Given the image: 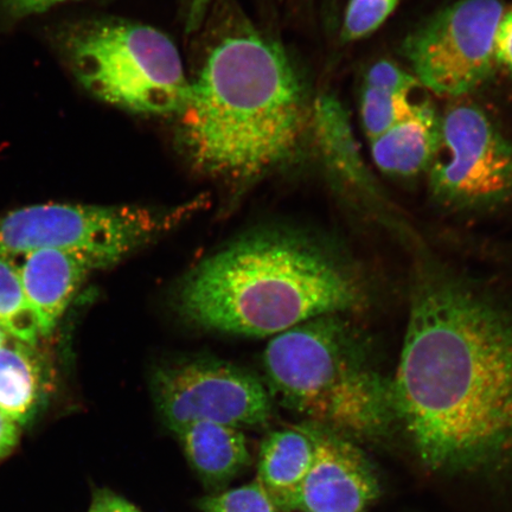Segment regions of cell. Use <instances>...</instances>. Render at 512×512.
<instances>
[{"mask_svg":"<svg viewBox=\"0 0 512 512\" xmlns=\"http://www.w3.org/2000/svg\"><path fill=\"white\" fill-rule=\"evenodd\" d=\"M392 380L396 427L428 470L512 463L511 306L451 275H419Z\"/></svg>","mask_w":512,"mask_h":512,"instance_id":"cell-1","label":"cell"},{"mask_svg":"<svg viewBox=\"0 0 512 512\" xmlns=\"http://www.w3.org/2000/svg\"><path fill=\"white\" fill-rule=\"evenodd\" d=\"M178 119L194 169L242 189L297 157L311 108L284 48L241 23L211 46Z\"/></svg>","mask_w":512,"mask_h":512,"instance_id":"cell-2","label":"cell"},{"mask_svg":"<svg viewBox=\"0 0 512 512\" xmlns=\"http://www.w3.org/2000/svg\"><path fill=\"white\" fill-rule=\"evenodd\" d=\"M176 311L208 331L270 337L366 304L360 277L328 247L286 228L240 236L179 281Z\"/></svg>","mask_w":512,"mask_h":512,"instance_id":"cell-3","label":"cell"},{"mask_svg":"<svg viewBox=\"0 0 512 512\" xmlns=\"http://www.w3.org/2000/svg\"><path fill=\"white\" fill-rule=\"evenodd\" d=\"M267 387L281 405L342 437L377 439L396 427L392 377L348 315L320 316L272 338Z\"/></svg>","mask_w":512,"mask_h":512,"instance_id":"cell-4","label":"cell"},{"mask_svg":"<svg viewBox=\"0 0 512 512\" xmlns=\"http://www.w3.org/2000/svg\"><path fill=\"white\" fill-rule=\"evenodd\" d=\"M61 41L75 78L106 104L158 117H178L187 105L191 81L164 32L124 19H96L74 25Z\"/></svg>","mask_w":512,"mask_h":512,"instance_id":"cell-5","label":"cell"},{"mask_svg":"<svg viewBox=\"0 0 512 512\" xmlns=\"http://www.w3.org/2000/svg\"><path fill=\"white\" fill-rule=\"evenodd\" d=\"M204 204L203 198L171 209L37 204L0 215V255L12 258L60 249L80 254L96 270H105L181 226Z\"/></svg>","mask_w":512,"mask_h":512,"instance_id":"cell-6","label":"cell"},{"mask_svg":"<svg viewBox=\"0 0 512 512\" xmlns=\"http://www.w3.org/2000/svg\"><path fill=\"white\" fill-rule=\"evenodd\" d=\"M428 190L446 209L482 211L512 202V140L469 102L441 115V144Z\"/></svg>","mask_w":512,"mask_h":512,"instance_id":"cell-7","label":"cell"},{"mask_svg":"<svg viewBox=\"0 0 512 512\" xmlns=\"http://www.w3.org/2000/svg\"><path fill=\"white\" fill-rule=\"evenodd\" d=\"M501 0H459L438 12L402 44L420 86L444 98H462L482 87L496 66L495 37Z\"/></svg>","mask_w":512,"mask_h":512,"instance_id":"cell-8","label":"cell"},{"mask_svg":"<svg viewBox=\"0 0 512 512\" xmlns=\"http://www.w3.org/2000/svg\"><path fill=\"white\" fill-rule=\"evenodd\" d=\"M153 401L172 432L196 422L256 427L272 416L267 384L232 363L215 360L177 361L152 375Z\"/></svg>","mask_w":512,"mask_h":512,"instance_id":"cell-9","label":"cell"},{"mask_svg":"<svg viewBox=\"0 0 512 512\" xmlns=\"http://www.w3.org/2000/svg\"><path fill=\"white\" fill-rule=\"evenodd\" d=\"M315 446L309 473L288 511L364 512L380 495L379 480L360 448L322 426L304 424Z\"/></svg>","mask_w":512,"mask_h":512,"instance_id":"cell-10","label":"cell"},{"mask_svg":"<svg viewBox=\"0 0 512 512\" xmlns=\"http://www.w3.org/2000/svg\"><path fill=\"white\" fill-rule=\"evenodd\" d=\"M11 259L40 323L42 336L54 331L88 275L98 271L82 255L60 249H41Z\"/></svg>","mask_w":512,"mask_h":512,"instance_id":"cell-11","label":"cell"},{"mask_svg":"<svg viewBox=\"0 0 512 512\" xmlns=\"http://www.w3.org/2000/svg\"><path fill=\"white\" fill-rule=\"evenodd\" d=\"M371 156L377 169L396 178L427 174L441 144V115L422 101L411 117L371 140Z\"/></svg>","mask_w":512,"mask_h":512,"instance_id":"cell-12","label":"cell"},{"mask_svg":"<svg viewBox=\"0 0 512 512\" xmlns=\"http://www.w3.org/2000/svg\"><path fill=\"white\" fill-rule=\"evenodd\" d=\"M313 456L315 446L304 425L267 435L260 447L258 479L277 509L288 511Z\"/></svg>","mask_w":512,"mask_h":512,"instance_id":"cell-13","label":"cell"},{"mask_svg":"<svg viewBox=\"0 0 512 512\" xmlns=\"http://www.w3.org/2000/svg\"><path fill=\"white\" fill-rule=\"evenodd\" d=\"M47 389V371L35 345L12 337L0 345V411L18 425H27L41 407Z\"/></svg>","mask_w":512,"mask_h":512,"instance_id":"cell-14","label":"cell"},{"mask_svg":"<svg viewBox=\"0 0 512 512\" xmlns=\"http://www.w3.org/2000/svg\"><path fill=\"white\" fill-rule=\"evenodd\" d=\"M176 434L189 463L208 483L227 482L251 462L247 439L239 428L196 422Z\"/></svg>","mask_w":512,"mask_h":512,"instance_id":"cell-15","label":"cell"},{"mask_svg":"<svg viewBox=\"0 0 512 512\" xmlns=\"http://www.w3.org/2000/svg\"><path fill=\"white\" fill-rule=\"evenodd\" d=\"M311 127L324 162L334 175L345 183L371 190L373 183L341 101L334 95H319L311 107Z\"/></svg>","mask_w":512,"mask_h":512,"instance_id":"cell-16","label":"cell"},{"mask_svg":"<svg viewBox=\"0 0 512 512\" xmlns=\"http://www.w3.org/2000/svg\"><path fill=\"white\" fill-rule=\"evenodd\" d=\"M0 326L10 337L30 345L42 336L15 262L4 255H0Z\"/></svg>","mask_w":512,"mask_h":512,"instance_id":"cell-17","label":"cell"},{"mask_svg":"<svg viewBox=\"0 0 512 512\" xmlns=\"http://www.w3.org/2000/svg\"><path fill=\"white\" fill-rule=\"evenodd\" d=\"M411 95L364 87L361 119L364 133L370 142L418 110L422 101L413 100Z\"/></svg>","mask_w":512,"mask_h":512,"instance_id":"cell-18","label":"cell"},{"mask_svg":"<svg viewBox=\"0 0 512 512\" xmlns=\"http://www.w3.org/2000/svg\"><path fill=\"white\" fill-rule=\"evenodd\" d=\"M399 3L400 0H349L344 15L342 40L355 42L374 34Z\"/></svg>","mask_w":512,"mask_h":512,"instance_id":"cell-19","label":"cell"},{"mask_svg":"<svg viewBox=\"0 0 512 512\" xmlns=\"http://www.w3.org/2000/svg\"><path fill=\"white\" fill-rule=\"evenodd\" d=\"M203 512H277L272 498L256 478L252 483L208 496L200 502Z\"/></svg>","mask_w":512,"mask_h":512,"instance_id":"cell-20","label":"cell"},{"mask_svg":"<svg viewBox=\"0 0 512 512\" xmlns=\"http://www.w3.org/2000/svg\"><path fill=\"white\" fill-rule=\"evenodd\" d=\"M364 87L395 93H412L420 87L413 74L389 61H380L368 70Z\"/></svg>","mask_w":512,"mask_h":512,"instance_id":"cell-21","label":"cell"},{"mask_svg":"<svg viewBox=\"0 0 512 512\" xmlns=\"http://www.w3.org/2000/svg\"><path fill=\"white\" fill-rule=\"evenodd\" d=\"M496 62L512 72V10L504 12L495 37Z\"/></svg>","mask_w":512,"mask_h":512,"instance_id":"cell-22","label":"cell"},{"mask_svg":"<svg viewBox=\"0 0 512 512\" xmlns=\"http://www.w3.org/2000/svg\"><path fill=\"white\" fill-rule=\"evenodd\" d=\"M88 512H142L134 505L110 490H101L94 495Z\"/></svg>","mask_w":512,"mask_h":512,"instance_id":"cell-23","label":"cell"},{"mask_svg":"<svg viewBox=\"0 0 512 512\" xmlns=\"http://www.w3.org/2000/svg\"><path fill=\"white\" fill-rule=\"evenodd\" d=\"M19 434H21V425L0 411V459L8 457L15 450Z\"/></svg>","mask_w":512,"mask_h":512,"instance_id":"cell-24","label":"cell"},{"mask_svg":"<svg viewBox=\"0 0 512 512\" xmlns=\"http://www.w3.org/2000/svg\"><path fill=\"white\" fill-rule=\"evenodd\" d=\"M66 0H5L9 8L17 15H31L46 11Z\"/></svg>","mask_w":512,"mask_h":512,"instance_id":"cell-25","label":"cell"},{"mask_svg":"<svg viewBox=\"0 0 512 512\" xmlns=\"http://www.w3.org/2000/svg\"><path fill=\"white\" fill-rule=\"evenodd\" d=\"M211 3H213V0H190L187 17L189 31L200 27Z\"/></svg>","mask_w":512,"mask_h":512,"instance_id":"cell-26","label":"cell"},{"mask_svg":"<svg viewBox=\"0 0 512 512\" xmlns=\"http://www.w3.org/2000/svg\"><path fill=\"white\" fill-rule=\"evenodd\" d=\"M9 338L10 336L6 334V331L2 328V326H0V345H3L6 341H8Z\"/></svg>","mask_w":512,"mask_h":512,"instance_id":"cell-27","label":"cell"}]
</instances>
